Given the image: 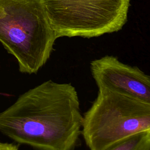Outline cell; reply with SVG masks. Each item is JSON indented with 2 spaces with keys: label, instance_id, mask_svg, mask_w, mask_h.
<instances>
[{
  "label": "cell",
  "instance_id": "6da1fadb",
  "mask_svg": "<svg viewBox=\"0 0 150 150\" xmlns=\"http://www.w3.org/2000/svg\"><path fill=\"white\" fill-rule=\"evenodd\" d=\"M82 120L75 87L49 80L0 112V132L35 150H74Z\"/></svg>",
  "mask_w": 150,
  "mask_h": 150
},
{
  "label": "cell",
  "instance_id": "7a4b0ae2",
  "mask_svg": "<svg viewBox=\"0 0 150 150\" xmlns=\"http://www.w3.org/2000/svg\"><path fill=\"white\" fill-rule=\"evenodd\" d=\"M56 39L42 0H0V42L16 59L20 72L37 73Z\"/></svg>",
  "mask_w": 150,
  "mask_h": 150
},
{
  "label": "cell",
  "instance_id": "3957f363",
  "mask_svg": "<svg viewBox=\"0 0 150 150\" xmlns=\"http://www.w3.org/2000/svg\"><path fill=\"white\" fill-rule=\"evenodd\" d=\"M150 131V103L98 90L83 115L81 135L90 150H104L131 135Z\"/></svg>",
  "mask_w": 150,
  "mask_h": 150
},
{
  "label": "cell",
  "instance_id": "277c9868",
  "mask_svg": "<svg viewBox=\"0 0 150 150\" xmlns=\"http://www.w3.org/2000/svg\"><path fill=\"white\" fill-rule=\"evenodd\" d=\"M57 38H91L120 30L130 0H42Z\"/></svg>",
  "mask_w": 150,
  "mask_h": 150
},
{
  "label": "cell",
  "instance_id": "5b68a950",
  "mask_svg": "<svg viewBox=\"0 0 150 150\" xmlns=\"http://www.w3.org/2000/svg\"><path fill=\"white\" fill-rule=\"evenodd\" d=\"M90 69L98 90L117 92L150 103V77L138 67L106 55L92 60Z\"/></svg>",
  "mask_w": 150,
  "mask_h": 150
},
{
  "label": "cell",
  "instance_id": "8992f818",
  "mask_svg": "<svg viewBox=\"0 0 150 150\" xmlns=\"http://www.w3.org/2000/svg\"><path fill=\"white\" fill-rule=\"evenodd\" d=\"M104 150H150V131L131 135L112 144Z\"/></svg>",
  "mask_w": 150,
  "mask_h": 150
},
{
  "label": "cell",
  "instance_id": "52a82bcc",
  "mask_svg": "<svg viewBox=\"0 0 150 150\" xmlns=\"http://www.w3.org/2000/svg\"><path fill=\"white\" fill-rule=\"evenodd\" d=\"M18 145L0 141V150H18Z\"/></svg>",
  "mask_w": 150,
  "mask_h": 150
}]
</instances>
